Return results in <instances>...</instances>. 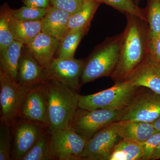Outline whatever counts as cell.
<instances>
[{"instance_id":"cell-32","label":"cell","mask_w":160,"mask_h":160,"mask_svg":"<svg viewBox=\"0 0 160 160\" xmlns=\"http://www.w3.org/2000/svg\"><path fill=\"white\" fill-rule=\"evenodd\" d=\"M25 6L38 8H48L51 6L49 0H22Z\"/></svg>"},{"instance_id":"cell-20","label":"cell","mask_w":160,"mask_h":160,"mask_svg":"<svg viewBox=\"0 0 160 160\" xmlns=\"http://www.w3.org/2000/svg\"><path fill=\"white\" fill-rule=\"evenodd\" d=\"M143 155L140 143L122 138L115 146L108 160H142Z\"/></svg>"},{"instance_id":"cell-11","label":"cell","mask_w":160,"mask_h":160,"mask_svg":"<svg viewBox=\"0 0 160 160\" xmlns=\"http://www.w3.org/2000/svg\"><path fill=\"white\" fill-rule=\"evenodd\" d=\"M49 79L48 71L32 57L27 46L24 45L19 62L18 83L29 90L45 84Z\"/></svg>"},{"instance_id":"cell-29","label":"cell","mask_w":160,"mask_h":160,"mask_svg":"<svg viewBox=\"0 0 160 160\" xmlns=\"http://www.w3.org/2000/svg\"><path fill=\"white\" fill-rule=\"evenodd\" d=\"M51 6L73 14L82 9L91 0H49Z\"/></svg>"},{"instance_id":"cell-3","label":"cell","mask_w":160,"mask_h":160,"mask_svg":"<svg viewBox=\"0 0 160 160\" xmlns=\"http://www.w3.org/2000/svg\"><path fill=\"white\" fill-rule=\"evenodd\" d=\"M121 33L106 38L92 50L85 61L81 81L82 84L111 77L119 56Z\"/></svg>"},{"instance_id":"cell-10","label":"cell","mask_w":160,"mask_h":160,"mask_svg":"<svg viewBox=\"0 0 160 160\" xmlns=\"http://www.w3.org/2000/svg\"><path fill=\"white\" fill-rule=\"evenodd\" d=\"M48 82V81H47ZM19 117L48 127L47 82L29 89L23 100Z\"/></svg>"},{"instance_id":"cell-23","label":"cell","mask_w":160,"mask_h":160,"mask_svg":"<svg viewBox=\"0 0 160 160\" xmlns=\"http://www.w3.org/2000/svg\"><path fill=\"white\" fill-rule=\"evenodd\" d=\"M101 4L91 0L82 9L71 15L69 21V31L90 27L92 20Z\"/></svg>"},{"instance_id":"cell-5","label":"cell","mask_w":160,"mask_h":160,"mask_svg":"<svg viewBox=\"0 0 160 160\" xmlns=\"http://www.w3.org/2000/svg\"><path fill=\"white\" fill-rule=\"evenodd\" d=\"M122 110L78 108L68 127L88 141L112 123L118 122Z\"/></svg>"},{"instance_id":"cell-14","label":"cell","mask_w":160,"mask_h":160,"mask_svg":"<svg viewBox=\"0 0 160 160\" xmlns=\"http://www.w3.org/2000/svg\"><path fill=\"white\" fill-rule=\"evenodd\" d=\"M125 80L129 81L137 87H145L160 94V63L148 55Z\"/></svg>"},{"instance_id":"cell-21","label":"cell","mask_w":160,"mask_h":160,"mask_svg":"<svg viewBox=\"0 0 160 160\" xmlns=\"http://www.w3.org/2000/svg\"><path fill=\"white\" fill-rule=\"evenodd\" d=\"M90 27L69 30L61 41L59 48L56 53L57 58H73L78 46L82 38L88 32Z\"/></svg>"},{"instance_id":"cell-7","label":"cell","mask_w":160,"mask_h":160,"mask_svg":"<svg viewBox=\"0 0 160 160\" xmlns=\"http://www.w3.org/2000/svg\"><path fill=\"white\" fill-rule=\"evenodd\" d=\"M28 91L0 70L1 122L12 126L19 117L23 100Z\"/></svg>"},{"instance_id":"cell-35","label":"cell","mask_w":160,"mask_h":160,"mask_svg":"<svg viewBox=\"0 0 160 160\" xmlns=\"http://www.w3.org/2000/svg\"><path fill=\"white\" fill-rule=\"evenodd\" d=\"M135 5L138 6L139 4L141 2V0H131Z\"/></svg>"},{"instance_id":"cell-28","label":"cell","mask_w":160,"mask_h":160,"mask_svg":"<svg viewBox=\"0 0 160 160\" xmlns=\"http://www.w3.org/2000/svg\"><path fill=\"white\" fill-rule=\"evenodd\" d=\"M14 41L6 12L2 8L0 15V53L5 51Z\"/></svg>"},{"instance_id":"cell-31","label":"cell","mask_w":160,"mask_h":160,"mask_svg":"<svg viewBox=\"0 0 160 160\" xmlns=\"http://www.w3.org/2000/svg\"><path fill=\"white\" fill-rule=\"evenodd\" d=\"M149 57L160 63V32L149 38Z\"/></svg>"},{"instance_id":"cell-6","label":"cell","mask_w":160,"mask_h":160,"mask_svg":"<svg viewBox=\"0 0 160 160\" xmlns=\"http://www.w3.org/2000/svg\"><path fill=\"white\" fill-rule=\"evenodd\" d=\"M160 117V94L140 87L125 109L121 111L118 121H138L152 123Z\"/></svg>"},{"instance_id":"cell-2","label":"cell","mask_w":160,"mask_h":160,"mask_svg":"<svg viewBox=\"0 0 160 160\" xmlns=\"http://www.w3.org/2000/svg\"><path fill=\"white\" fill-rule=\"evenodd\" d=\"M48 125L50 134L67 128L78 109L80 95L57 80L47 82Z\"/></svg>"},{"instance_id":"cell-16","label":"cell","mask_w":160,"mask_h":160,"mask_svg":"<svg viewBox=\"0 0 160 160\" xmlns=\"http://www.w3.org/2000/svg\"><path fill=\"white\" fill-rule=\"evenodd\" d=\"M2 8L6 12L15 41L27 46L41 32V21H23L18 19L11 14L7 3L3 5Z\"/></svg>"},{"instance_id":"cell-27","label":"cell","mask_w":160,"mask_h":160,"mask_svg":"<svg viewBox=\"0 0 160 160\" xmlns=\"http://www.w3.org/2000/svg\"><path fill=\"white\" fill-rule=\"evenodd\" d=\"M11 126L1 122L0 126V160H9L11 158Z\"/></svg>"},{"instance_id":"cell-24","label":"cell","mask_w":160,"mask_h":160,"mask_svg":"<svg viewBox=\"0 0 160 160\" xmlns=\"http://www.w3.org/2000/svg\"><path fill=\"white\" fill-rule=\"evenodd\" d=\"M100 4L104 3L126 15L132 14L147 22L144 9L140 8L131 0H94Z\"/></svg>"},{"instance_id":"cell-1","label":"cell","mask_w":160,"mask_h":160,"mask_svg":"<svg viewBox=\"0 0 160 160\" xmlns=\"http://www.w3.org/2000/svg\"><path fill=\"white\" fill-rule=\"evenodd\" d=\"M126 16L127 23L124 31L121 33L118 61L110 77L115 83L126 79L149 55L148 22L133 15Z\"/></svg>"},{"instance_id":"cell-17","label":"cell","mask_w":160,"mask_h":160,"mask_svg":"<svg viewBox=\"0 0 160 160\" xmlns=\"http://www.w3.org/2000/svg\"><path fill=\"white\" fill-rule=\"evenodd\" d=\"M71 14L51 6L41 20V32L62 41L69 31V21Z\"/></svg>"},{"instance_id":"cell-13","label":"cell","mask_w":160,"mask_h":160,"mask_svg":"<svg viewBox=\"0 0 160 160\" xmlns=\"http://www.w3.org/2000/svg\"><path fill=\"white\" fill-rule=\"evenodd\" d=\"M46 129L47 127L43 125L26 120L18 123L14 131L13 158L21 160L33 147Z\"/></svg>"},{"instance_id":"cell-30","label":"cell","mask_w":160,"mask_h":160,"mask_svg":"<svg viewBox=\"0 0 160 160\" xmlns=\"http://www.w3.org/2000/svg\"><path fill=\"white\" fill-rule=\"evenodd\" d=\"M160 143V131L151 135L145 142L141 143L144 151L142 160H151L152 154Z\"/></svg>"},{"instance_id":"cell-15","label":"cell","mask_w":160,"mask_h":160,"mask_svg":"<svg viewBox=\"0 0 160 160\" xmlns=\"http://www.w3.org/2000/svg\"><path fill=\"white\" fill-rule=\"evenodd\" d=\"M61 42V40L41 32L27 46L32 57L48 71Z\"/></svg>"},{"instance_id":"cell-8","label":"cell","mask_w":160,"mask_h":160,"mask_svg":"<svg viewBox=\"0 0 160 160\" xmlns=\"http://www.w3.org/2000/svg\"><path fill=\"white\" fill-rule=\"evenodd\" d=\"M87 142L68 127L51 134L50 149L55 160H81Z\"/></svg>"},{"instance_id":"cell-26","label":"cell","mask_w":160,"mask_h":160,"mask_svg":"<svg viewBox=\"0 0 160 160\" xmlns=\"http://www.w3.org/2000/svg\"><path fill=\"white\" fill-rule=\"evenodd\" d=\"M48 8H35L24 5L19 9L10 8L9 10L11 14L18 19L23 21H38L42 19Z\"/></svg>"},{"instance_id":"cell-4","label":"cell","mask_w":160,"mask_h":160,"mask_svg":"<svg viewBox=\"0 0 160 160\" xmlns=\"http://www.w3.org/2000/svg\"><path fill=\"white\" fill-rule=\"evenodd\" d=\"M140 88L127 80L116 82L112 87L97 93L80 95L78 108L88 110H122L129 105Z\"/></svg>"},{"instance_id":"cell-33","label":"cell","mask_w":160,"mask_h":160,"mask_svg":"<svg viewBox=\"0 0 160 160\" xmlns=\"http://www.w3.org/2000/svg\"><path fill=\"white\" fill-rule=\"evenodd\" d=\"M160 159V143L152 154L151 160Z\"/></svg>"},{"instance_id":"cell-34","label":"cell","mask_w":160,"mask_h":160,"mask_svg":"<svg viewBox=\"0 0 160 160\" xmlns=\"http://www.w3.org/2000/svg\"><path fill=\"white\" fill-rule=\"evenodd\" d=\"M152 123L155 129L160 131V117Z\"/></svg>"},{"instance_id":"cell-25","label":"cell","mask_w":160,"mask_h":160,"mask_svg":"<svg viewBox=\"0 0 160 160\" xmlns=\"http://www.w3.org/2000/svg\"><path fill=\"white\" fill-rule=\"evenodd\" d=\"M144 10L150 38L160 32V0H147Z\"/></svg>"},{"instance_id":"cell-22","label":"cell","mask_w":160,"mask_h":160,"mask_svg":"<svg viewBox=\"0 0 160 160\" xmlns=\"http://www.w3.org/2000/svg\"><path fill=\"white\" fill-rule=\"evenodd\" d=\"M50 136L51 134L47 128L21 160H55L50 149Z\"/></svg>"},{"instance_id":"cell-9","label":"cell","mask_w":160,"mask_h":160,"mask_svg":"<svg viewBox=\"0 0 160 160\" xmlns=\"http://www.w3.org/2000/svg\"><path fill=\"white\" fill-rule=\"evenodd\" d=\"M119 123H112L88 140L81 160H108L115 146L122 139L118 133Z\"/></svg>"},{"instance_id":"cell-18","label":"cell","mask_w":160,"mask_h":160,"mask_svg":"<svg viewBox=\"0 0 160 160\" xmlns=\"http://www.w3.org/2000/svg\"><path fill=\"white\" fill-rule=\"evenodd\" d=\"M118 122V133L121 138L140 144L159 132L152 123L132 120Z\"/></svg>"},{"instance_id":"cell-12","label":"cell","mask_w":160,"mask_h":160,"mask_svg":"<svg viewBox=\"0 0 160 160\" xmlns=\"http://www.w3.org/2000/svg\"><path fill=\"white\" fill-rule=\"evenodd\" d=\"M85 61L73 58H54L48 70L49 78L58 81L77 91L81 86Z\"/></svg>"},{"instance_id":"cell-19","label":"cell","mask_w":160,"mask_h":160,"mask_svg":"<svg viewBox=\"0 0 160 160\" xmlns=\"http://www.w3.org/2000/svg\"><path fill=\"white\" fill-rule=\"evenodd\" d=\"M23 46L22 43L14 41L5 51L0 53V70L17 82L19 62Z\"/></svg>"}]
</instances>
